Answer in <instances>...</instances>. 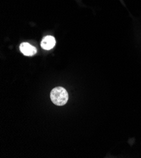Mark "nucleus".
Masks as SVG:
<instances>
[{
    "instance_id": "obj_1",
    "label": "nucleus",
    "mask_w": 141,
    "mask_h": 158,
    "mask_svg": "<svg viewBox=\"0 0 141 158\" xmlns=\"http://www.w3.org/2000/svg\"><path fill=\"white\" fill-rule=\"evenodd\" d=\"M52 102L58 106H63L67 103L68 100V94L67 90L63 87L58 86L53 89L50 93Z\"/></svg>"
},
{
    "instance_id": "obj_2",
    "label": "nucleus",
    "mask_w": 141,
    "mask_h": 158,
    "mask_svg": "<svg viewBox=\"0 0 141 158\" xmlns=\"http://www.w3.org/2000/svg\"><path fill=\"white\" fill-rule=\"evenodd\" d=\"M20 49L21 52L27 56H34L37 52L36 47L27 42H24L20 44Z\"/></svg>"
},
{
    "instance_id": "obj_3",
    "label": "nucleus",
    "mask_w": 141,
    "mask_h": 158,
    "mask_svg": "<svg viewBox=\"0 0 141 158\" xmlns=\"http://www.w3.org/2000/svg\"><path fill=\"white\" fill-rule=\"evenodd\" d=\"M56 44L55 37L51 35H48L44 37L41 41V47L45 50H50L53 49Z\"/></svg>"
}]
</instances>
